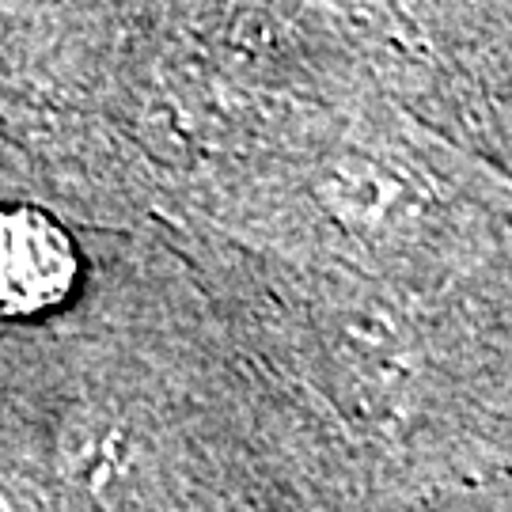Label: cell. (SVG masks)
Returning <instances> with one entry per match:
<instances>
[{
  "mask_svg": "<svg viewBox=\"0 0 512 512\" xmlns=\"http://www.w3.org/2000/svg\"><path fill=\"white\" fill-rule=\"evenodd\" d=\"M80 258L73 236L31 205L0 209V315L38 319L76 289Z\"/></svg>",
  "mask_w": 512,
  "mask_h": 512,
  "instance_id": "cell-1",
  "label": "cell"
}]
</instances>
